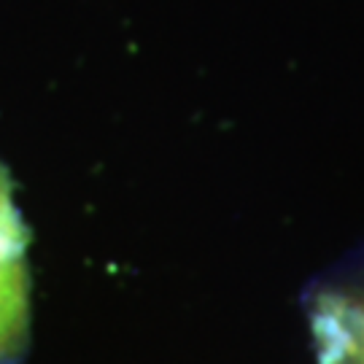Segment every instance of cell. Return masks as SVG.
<instances>
[{"mask_svg":"<svg viewBox=\"0 0 364 364\" xmlns=\"http://www.w3.org/2000/svg\"><path fill=\"white\" fill-rule=\"evenodd\" d=\"M308 318L318 364H364V267L313 289Z\"/></svg>","mask_w":364,"mask_h":364,"instance_id":"obj_2","label":"cell"},{"mask_svg":"<svg viewBox=\"0 0 364 364\" xmlns=\"http://www.w3.org/2000/svg\"><path fill=\"white\" fill-rule=\"evenodd\" d=\"M11 192L9 170L0 165V364H19L30 346V232Z\"/></svg>","mask_w":364,"mask_h":364,"instance_id":"obj_1","label":"cell"}]
</instances>
